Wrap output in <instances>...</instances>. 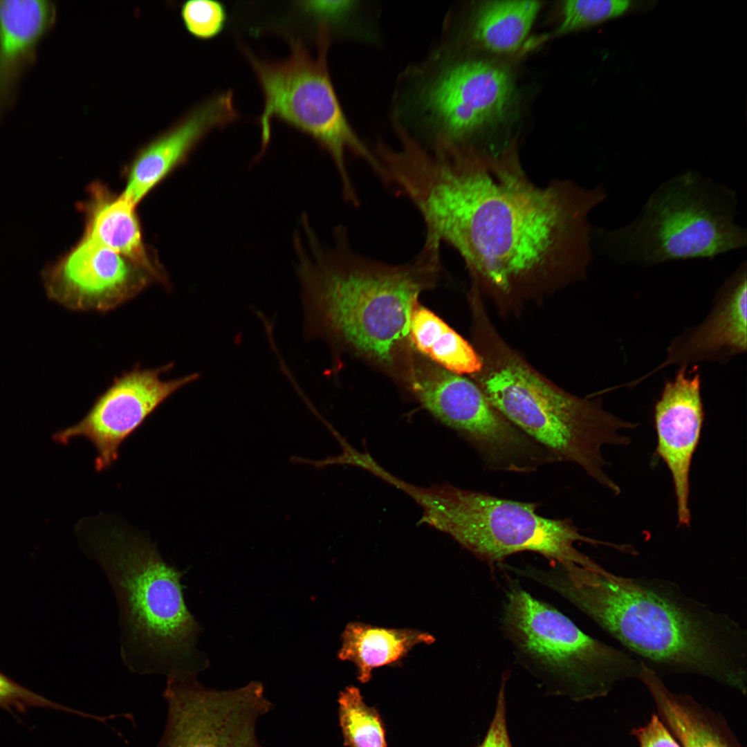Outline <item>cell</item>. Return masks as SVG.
<instances>
[{
    "instance_id": "10",
    "label": "cell",
    "mask_w": 747,
    "mask_h": 747,
    "mask_svg": "<svg viewBox=\"0 0 747 747\" xmlns=\"http://www.w3.org/2000/svg\"><path fill=\"white\" fill-rule=\"evenodd\" d=\"M411 381L421 404L470 443L488 469L525 474L557 462L507 420L474 380L426 365L414 369Z\"/></svg>"
},
{
    "instance_id": "18",
    "label": "cell",
    "mask_w": 747,
    "mask_h": 747,
    "mask_svg": "<svg viewBox=\"0 0 747 747\" xmlns=\"http://www.w3.org/2000/svg\"><path fill=\"white\" fill-rule=\"evenodd\" d=\"M56 17L50 0H0V120L13 104Z\"/></svg>"
},
{
    "instance_id": "19",
    "label": "cell",
    "mask_w": 747,
    "mask_h": 747,
    "mask_svg": "<svg viewBox=\"0 0 747 747\" xmlns=\"http://www.w3.org/2000/svg\"><path fill=\"white\" fill-rule=\"evenodd\" d=\"M91 194L84 237L131 260L167 285L165 275L144 245L135 206L100 185H93Z\"/></svg>"
},
{
    "instance_id": "30",
    "label": "cell",
    "mask_w": 747,
    "mask_h": 747,
    "mask_svg": "<svg viewBox=\"0 0 747 747\" xmlns=\"http://www.w3.org/2000/svg\"><path fill=\"white\" fill-rule=\"evenodd\" d=\"M632 734L640 747H682L656 714L645 726L634 729Z\"/></svg>"
},
{
    "instance_id": "22",
    "label": "cell",
    "mask_w": 747,
    "mask_h": 747,
    "mask_svg": "<svg viewBox=\"0 0 747 747\" xmlns=\"http://www.w3.org/2000/svg\"><path fill=\"white\" fill-rule=\"evenodd\" d=\"M541 7L537 1H485L472 17V37L488 51L515 52L525 42Z\"/></svg>"
},
{
    "instance_id": "11",
    "label": "cell",
    "mask_w": 747,
    "mask_h": 747,
    "mask_svg": "<svg viewBox=\"0 0 747 747\" xmlns=\"http://www.w3.org/2000/svg\"><path fill=\"white\" fill-rule=\"evenodd\" d=\"M163 697L168 717L157 747H264L256 726L272 703L261 683L221 691L201 685L196 675L168 676Z\"/></svg>"
},
{
    "instance_id": "4",
    "label": "cell",
    "mask_w": 747,
    "mask_h": 747,
    "mask_svg": "<svg viewBox=\"0 0 747 747\" xmlns=\"http://www.w3.org/2000/svg\"><path fill=\"white\" fill-rule=\"evenodd\" d=\"M85 551L100 565L116 598L121 657L131 672L196 675L208 662L196 649L199 624L187 609L181 578L142 533L99 518L82 522Z\"/></svg>"
},
{
    "instance_id": "17",
    "label": "cell",
    "mask_w": 747,
    "mask_h": 747,
    "mask_svg": "<svg viewBox=\"0 0 747 747\" xmlns=\"http://www.w3.org/2000/svg\"><path fill=\"white\" fill-rule=\"evenodd\" d=\"M232 91L200 105L174 128L146 146L134 159L121 196L136 205L169 172L180 164L211 129L237 120Z\"/></svg>"
},
{
    "instance_id": "2",
    "label": "cell",
    "mask_w": 747,
    "mask_h": 747,
    "mask_svg": "<svg viewBox=\"0 0 747 747\" xmlns=\"http://www.w3.org/2000/svg\"><path fill=\"white\" fill-rule=\"evenodd\" d=\"M535 582L557 593L656 672L700 675L746 690L747 633L729 615L663 580L601 566L550 564Z\"/></svg>"
},
{
    "instance_id": "6",
    "label": "cell",
    "mask_w": 747,
    "mask_h": 747,
    "mask_svg": "<svg viewBox=\"0 0 747 747\" xmlns=\"http://www.w3.org/2000/svg\"><path fill=\"white\" fill-rule=\"evenodd\" d=\"M395 487L421 506V524L447 534L491 566L526 551L540 554L550 562L596 568L600 565L575 544L614 547L582 535L569 519L540 515L537 503L504 499L449 483L423 487L399 479Z\"/></svg>"
},
{
    "instance_id": "21",
    "label": "cell",
    "mask_w": 747,
    "mask_h": 747,
    "mask_svg": "<svg viewBox=\"0 0 747 747\" xmlns=\"http://www.w3.org/2000/svg\"><path fill=\"white\" fill-rule=\"evenodd\" d=\"M642 667L638 680L649 692L659 717L682 747H737L708 714L690 699L670 691L653 670L643 663Z\"/></svg>"
},
{
    "instance_id": "29",
    "label": "cell",
    "mask_w": 747,
    "mask_h": 747,
    "mask_svg": "<svg viewBox=\"0 0 747 747\" xmlns=\"http://www.w3.org/2000/svg\"><path fill=\"white\" fill-rule=\"evenodd\" d=\"M499 689L494 716L482 743L478 747H513L508 732L505 702V681Z\"/></svg>"
},
{
    "instance_id": "20",
    "label": "cell",
    "mask_w": 747,
    "mask_h": 747,
    "mask_svg": "<svg viewBox=\"0 0 747 747\" xmlns=\"http://www.w3.org/2000/svg\"><path fill=\"white\" fill-rule=\"evenodd\" d=\"M435 638L414 629L374 626L349 622L342 634L338 656L355 665L358 680L367 683L377 667L398 663L419 645H430Z\"/></svg>"
},
{
    "instance_id": "16",
    "label": "cell",
    "mask_w": 747,
    "mask_h": 747,
    "mask_svg": "<svg viewBox=\"0 0 747 747\" xmlns=\"http://www.w3.org/2000/svg\"><path fill=\"white\" fill-rule=\"evenodd\" d=\"M746 263L740 264L717 293L714 306L697 326L675 338L665 361L647 375L622 385L633 387L668 365L701 361L725 363L746 351Z\"/></svg>"
},
{
    "instance_id": "27",
    "label": "cell",
    "mask_w": 747,
    "mask_h": 747,
    "mask_svg": "<svg viewBox=\"0 0 747 747\" xmlns=\"http://www.w3.org/2000/svg\"><path fill=\"white\" fill-rule=\"evenodd\" d=\"M33 707L67 712L84 717L89 716L88 713L52 701L18 684L0 672V708L25 712Z\"/></svg>"
},
{
    "instance_id": "28",
    "label": "cell",
    "mask_w": 747,
    "mask_h": 747,
    "mask_svg": "<svg viewBox=\"0 0 747 747\" xmlns=\"http://www.w3.org/2000/svg\"><path fill=\"white\" fill-rule=\"evenodd\" d=\"M355 1H307L299 3L303 11L319 19L320 24H329L344 20L357 8Z\"/></svg>"
},
{
    "instance_id": "15",
    "label": "cell",
    "mask_w": 747,
    "mask_h": 747,
    "mask_svg": "<svg viewBox=\"0 0 747 747\" xmlns=\"http://www.w3.org/2000/svg\"><path fill=\"white\" fill-rule=\"evenodd\" d=\"M682 366L665 382L654 406L656 454L670 472L679 525L689 526L690 472L704 421L700 374Z\"/></svg>"
},
{
    "instance_id": "7",
    "label": "cell",
    "mask_w": 747,
    "mask_h": 747,
    "mask_svg": "<svg viewBox=\"0 0 747 747\" xmlns=\"http://www.w3.org/2000/svg\"><path fill=\"white\" fill-rule=\"evenodd\" d=\"M737 208L732 189L684 172L661 184L632 222L607 232L608 250L615 260L643 266L712 259L746 246Z\"/></svg>"
},
{
    "instance_id": "3",
    "label": "cell",
    "mask_w": 747,
    "mask_h": 747,
    "mask_svg": "<svg viewBox=\"0 0 747 747\" xmlns=\"http://www.w3.org/2000/svg\"><path fill=\"white\" fill-rule=\"evenodd\" d=\"M306 234L293 237L301 286L306 341L322 337L347 343L360 353L391 362L409 334L420 293L441 268V245L425 241L414 259L390 265L356 252L338 227L332 246L320 244L307 219Z\"/></svg>"
},
{
    "instance_id": "9",
    "label": "cell",
    "mask_w": 747,
    "mask_h": 747,
    "mask_svg": "<svg viewBox=\"0 0 747 747\" xmlns=\"http://www.w3.org/2000/svg\"><path fill=\"white\" fill-rule=\"evenodd\" d=\"M289 55L282 61L256 57L243 51L261 87L264 106L258 122L261 147L259 158L271 136V122L277 118L311 136L331 158L338 172L344 199L358 204L348 173L346 154L350 151L374 168V155L361 141L348 122L333 86L327 66L329 26L320 24L317 55L302 41L287 36Z\"/></svg>"
},
{
    "instance_id": "26",
    "label": "cell",
    "mask_w": 747,
    "mask_h": 747,
    "mask_svg": "<svg viewBox=\"0 0 747 747\" xmlns=\"http://www.w3.org/2000/svg\"><path fill=\"white\" fill-rule=\"evenodd\" d=\"M181 15L188 33L201 39H211L220 34L228 18L225 6L211 0L185 1L181 6Z\"/></svg>"
},
{
    "instance_id": "25",
    "label": "cell",
    "mask_w": 747,
    "mask_h": 747,
    "mask_svg": "<svg viewBox=\"0 0 747 747\" xmlns=\"http://www.w3.org/2000/svg\"><path fill=\"white\" fill-rule=\"evenodd\" d=\"M627 0H569L562 6V19L554 35L571 33L624 12L629 6Z\"/></svg>"
},
{
    "instance_id": "13",
    "label": "cell",
    "mask_w": 747,
    "mask_h": 747,
    "mask_svg": "<svg viewBox=\"0 0 747 747\" xmlns=\"http://www.w3.org/2000/svg\"><path fill=\"white\" fill-rule=\"evenodd\" d=\"M174 365L156 368L136 365L115 378L95 401L88 413L76 424L57 432L54 441L66 445L72 439H87L96 450L95 468L101 472L118 459L123 442L167 398L196 380L198 373L172 380L162 375Z\"/></svg>"
},
{
    "instance_id": "1",
    "label": "cell",
    "mask_w": 747,
    "mask_h": 747,
    "mask_svg": "<svg viewBox=\"0 0 747 747\" xmlns=\"http://www.w3.org/2000/svg\"><path fill=\"white\" fill-rule=\"evenodd\" d=\"M396 194L420 212L425 239L452 246L473 288L502 314L519 312L586 276L591 260L589 217L602 188L570 181L539 187L514 147L498 157L438 142L417 147L398 166Z\"/></svg>"
},
{
    "instance_id": "23",
    "label": "cell",
    "mask_w": 747,
    "mask_h": 747,
    "mask_svg": "<svg viewBox=\"0 0 747 747\" xmlns=\"http://www.w3.org/2000/svg\"><path fill=\"white\" fill-rule=\"evenodd\" d=\"M409 335L419 351L448 371L472 376L481 368L474 347L426 308L416 307Z\"/></svg>"
},
{
    "instance_id": "14",
    "label": "cell",
    "mask_w": 747,
    "mask_h": 747,
    "mask_svg": "<svg viewBox=\"0 0 747 747\" xmlns=\"http://www.w3.org/2000/svg\"><path fill=\"white\" fill-rule=\"evenodd\" d=\"M44 281L49 297L68 309L107 312L156 279L131 260L84 237L46 269Z\"/></svg>"
},
{
    "instance_id": "5",
    "label": "cell",
    "mask_w": 747,
    "mask_h": 747,
    "mask_svg": "<svg viewBox=\"0 0 747 747\" xmlns=\"http://www.w3.org/2000/svg\"><path fill=\"white\" fill-rule=\"evenodd\" d=\"M475 349L481 368L472 375L491 404L513 425L557 460L574 463L614 494L620 488L605 472L607 445H627L619 431L636 424L604 409L601 402L578 397L538 371L501 335L488 311L474 312Z\"/></svg>"
},
{
    "instance_id": "24",
    "label": "cell",
    "mask_w": 747,
    "mask_h": 747,
    "mask_svg": "<svg viewBox=\"0 0 747 747\" xmlns=\"http://www.w3.org/2000/svg\"><path fill=\"white\" fill-rule=\"evenodd\" d=\"M338 703L344 745L387 747L381 719L374 709L365 704L358 688H346L340 693Z\"/></svg>"
},
{
    "instance_id": "8",
    "label": "cell",
    "mask_w": 747,
    "mask_h": 747,
    "mask_svg": "<svg viewBox=\"0 0 747 747\" xmlns=\"http://www.w3.org/2000/svg\"><path fill=\"white\" fill-rule=\"evenodd\" d=\"M501 622L517 661L558 692L593 698L620 681L638 679L643 663L636 657L585 634L517 583L506 591Z\"/></svg>"
},
{
    "instance_id": "12",
    "label": "cell",
    "mask_w": 747,
    "mask_h": 747,
    "mask_svg": "<svg viewBox=\"0 0 747 747\" xmlns=\"http://www.w3.org/2000/svg\"><path fill=\"white\" fill-rule=\"evenodd\" d=\"M436 72L423 86L419 102L437 138L459 143L504 118L514 85L503 68L468 59L442 65Z\"/></svg>"
}]
</instances>
